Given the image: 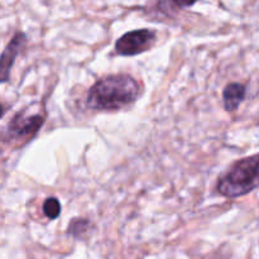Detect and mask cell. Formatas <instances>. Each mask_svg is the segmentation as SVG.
<instances>
[{
	"mask_svg": "<svg viewBox=\"0 0 259 259\" xmlns=\"http://www.w3.org/2000/svg\"><path fill=\"white\" fill-rule=\"evenodd\" d=\"M141 96V86L128 73H113L96 81L86 96L91 110L116 111L132 105Z\"/></svg>",
	"mask_w": 259,
	"mask_h": 259,
	"instance_id": "cell-1",
	"label": "cell"
},
{
	"mask_svg": "<svg viewBox=\"0 0 259 259\" xmlns=\"http://www.w3.org/2000/svg\"><path fill=\"white\" fill-rule=\"evenodd\" d=\"M259 187V153L233 163L219 177L217 190L227 199H237Z\"/></svg>",
	"mask_w": 259,
	"mask_h": 259,
	"instance_id": "cell-2",
	"label": "cell"
},
{
	"mask_svg": "<svg viewBox=\"0 0 259 259\" xmlns=\"http://www.w3.org/2000/svg\"><path fill=\"white\" fill-rule=\"evenodd\" d=\"M45 123V116L39 113L30 114L27 110H19L3 132V142H29L34 138Z\"/></svg>",
	"mask_w": 259,
	"mask_h": 259,
	"instance_id": "cell-3",
	"label": "cell"
},
{
	"mask_svg": "<svg viewBox=\"0 0 259 259\" xmlns=\"http://www.w3.org/2000/svg\"><path fill=\"white\" fill-rule=\"evenodd\" d=\"M157 39L156 30L142 28L131 30L118 38L115 42V52L120 56H137L151 50Z\"/></svg>",
	"mask_w": 259,
	"mask_h": 259,
	"instance_id": "cell-4",
	"label": "cell"
},
{
	"mask_svg": "<svg viewBox=\"0 0 259 259\" xmlns=\"http://www.w3.org/2000/svg\"><path fill=\"white\" fill-rule=\"evenodd\" d=\"M27 43V35L23 32H17L14 37L10 39L7 47L4 48L0 57V81L3 83H7L10 77V70L15 62V58L18 57L20 52L24 48Z\"/></svg>",
	"mask_w": 259,
	"mask_h": 259,
	"instance_id": "cell-5",
	"label": "cell"
},
{
	"mask_svg": "<svg viewBox=\"0 0 259 259\" xmlns=\"http://www.w3.org/2000/svg\"><path fill=\"white\" fill-rule=\"evenodd\" d=\"M247 95V89L245 85L240 82H230L225 86L223 91V101H224V108L228 113H233L240 106V104L244 101Z\"/></svg>",
	"mask_w": 259,
	"mask_h": 259,
	"instance_id": "cell-6",
	"label": "cell"
},
{
	"mask_svg": "<svg viewBox=\"0 0 259 259\" xmlns=\"http://www.w3.org/2000/svg\"><path fill=\"white\" fill-rule=\"evenodd\" d=\"M91 228V222L89 219H83V218H75L70 222L67 227V234L73 237L75 239H81L89 234Z\"/></svg>",
	"mask_w": 259,
	"mask_h": 259,
	"instance_id": "cell-7",
	"label": "cell"
},
{
	"mask_svg": "<svg viewBox=\"0 0 259 259\" xmlns=\"http://www.w3.org/2000/svg\"><path fill=\"white\" fill-rule=\"evenodd\" d=\"M61 202L57 197H47L43 202V214L47 219L56 220L61 214Z\"/></svg>",
	"mask_w": 259,
	"mask_h": 259,
	"instance_id": "cell-8",
	"label": "cell"
}]
</instances>
